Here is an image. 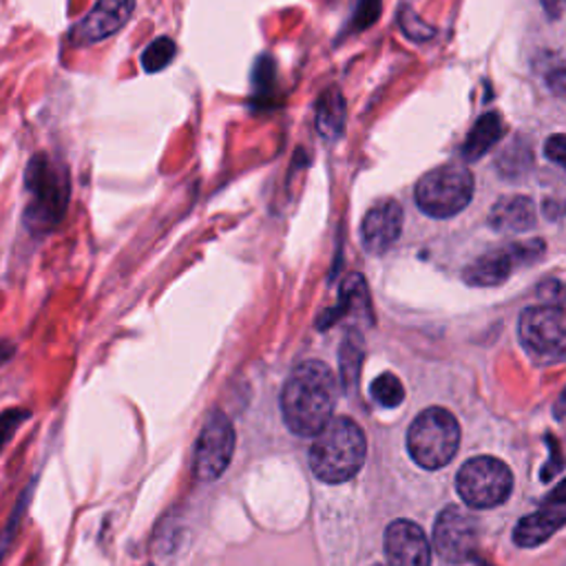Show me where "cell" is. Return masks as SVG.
<instances>
[{
	"instance_id": "obj_1",
	"label": "cell",
	"mask_w": 566,
	"mask_h": 566,
	"mask_svg": "<svg viewBox=\"0 0 566 566\" xmlns=\"http://www.w3.org/2000/svg\"><path fill=\"white\" fill-rule=\"evenodd\" d=\"M337 379L324 361H303L292 369L281 392V414L297 436L317 438L335 418Z\"/></svg>"
},
{
	"instance_id": "obj_2",
	"label": "cell",
	"mask_w": 566,
	"mask_h": 566,
	"mask_svg": "<svg viewBox=\"0 0 566 566\" xmlns=\"http://www.w3.org/2000/svg\"><path fill=\"white\" fill-rule=\"evenodd\" d=\"M367 454L363 429L348 416H337L314 438L310 448V469L324 482H345L354 478Z\"/></svg>"
},
{
	"instance_id": "obj_3",
	"label": "cell",
	"mask_w": 566,
	"mask_h": 566,
	"mask_svg": "<svg viewBox=\"0 0 566 566\" xmlns=\"http://www.w3.org/2000/svg\"><path fill=\"white\" fill-rule=\"evenodd\" d=\"M461 448V425L445 407H429L420 412L410 431L407 450L423 469H440L454 461Z\"/></svg>"
},
{
	"instance_id": "obj_4",
	"label": "cell",
	"mask_w": 566,
	"mask_h": 566,
	"mask_svg": "<svg viewBox=\"0 0 566 566\" xmlns=\"http://www.w3.org/2000/svg\"><path fill=\"white\" fill-rule=\"evenodd\" d=\"M27 193L32 196L25 219L36 230L42 226H53L62 219L70 202V179L67 171L58 166L49 155L38 153L29 160L25 173Z\"/></svg>"
},
{
	"instance_id": "obj_5",
	"label": "cell",
	"mask_w": 566,
	"mask_h": 566,
	"mask_svg": "<svg viewBox=\"0 0 566 566\" xmlns=\"http://www.w3.org/2000/svg\"><path fill=\"white\" fill-rule=\"evenodd\" d=\"M414 198L418 209L433 219L454 217L474 198V175L463 164L438 166L418 179Z\"/></svg>"
},
{
	"instance_id": "obj_6",
	"label": "cell",
	"mask_w": 566,
	"mask_h": 566,
	"mask_svg": "<svg viewBox=\"0 0 566 566\" xmlns=\"http://www.w3.org/2000/svg\"><path fill=\"white\" fill-rule=\"evenodd\" d=\"M518 337L536 365L566 363V310L559 305H536L520 314Z\"/></svg>"
},
{
	"instance_id": "obj_7",
	"label": "cell",
	"mask_w": 566,
	"mask_h": 566,
	"mask_svg": "<svg viewBox=\"0 0 566 566\" xmlns=\"http://www.w3.org/2000/svg\"><path fill=\"white\" fill-rule=\"evenodd\" d=\"M456 491L467 507L493 510L510 500L514 491V474L493 456H476L461 467Z\"/></svg>"
},
{
	"instance_id": "obj_8",
	"label": "cell",
	"mask_w": 566,
	"mask_h": 566,
	"mask_svg": "<svg viewBox=\"0 0 566 566\" xmlns=\"http://www.w3.org/2000/svg\"><path fill=\"white\" fill-rule=\"evenodd\" d=\"M544 253L542 241H531V243H514L507 248H495L489 253L480 255L476 262H471L463 271L465 284L474 288H493L505 284L516 266L531 264L540 260Z\"/></svg>"
},
{
	"instance_id": "obj_9",
	"label": "cell",
	"mask_w": 566,
	"mask_h": 566,
	"mask_svg": "<svg viewBox=\"0 0 566 566\" xmlns=\"http://www.w3.org/2000/svg\"><path fill=\"white\" fill-rule=\"evenodd\" d=\"M478 520L452 505L443 510L433 525V546L448 564H465L476 557Z\"/></svg>"
},
{
	"instance_id": "obj_10",
	"label": "cell",
	"mask_w": 566,
	"mask_h": 566,
	"mask_svg": "<svg viewBox=\"0 0 566 566\" xmlns=\"http://www.w3.org/2000/svg\"><path fill=\"white\" fill-rule=\"evenodd\" d=\"M235 427L224 412H213L196 445V476L200 480H217L232 461Z\"/></svg>"
},
{
	"instance_id": "obj_11",
	"label": "cell",
	"mask_w": 566,
	"mask_h": 566,
	"mask_svg": "<svg viewBox=\"0 0 566 566\" xmlns=\"http://www.w3.org/2000/svg\"><path fill=\"white\" fill-rule=\"evenodd\" d=\"M566 527V478L544 498L542 507L525 516L514 529V542L523 549H533L549 542Z\"/></svg>"
},
{
	"instance_id": "obj_12",
	"label": "cell",
	"mask_w": 566,
	"mask_h": 566,
	"mask_svg": "<svg viewBox=\"0 0 566 566\" xmlns=\"http://www.w3.org/2000/svg\"><path fill=\"white\" fill-rule=\"evenodd\" d=\"M403 206L397 200L374 204L361 222V241L367 253L374 257L386 255L403 232Z\"/></svg>"
},
{
	"instance_id": "obj_13",
	"label": "cell",
	"mask_w": 566,
	"mask_h": 566,
	"mask_svg": "<svg viewBox=\"0 0 566 566\" xmlns=\"http://www.w3.org/2000/svg\"><path fill=\"white\" fill-rule=\"evenodd\" d=\"M138 0H98L93 10L76 25V45H96L129 23Z\"/></svg>"
},
{
	"instance_id": "obj_14",
	"label": "cell",
	"mask_w": 566,
	"mask_h": 566,
	"mask_svg": "<svg viewBox=\"0 0 566 566\" xmlns=\"http://www.w3.org/2000/svg\"><path fill=\"white\" fill-rule=\"evenodd\" d=\"M383 542L390 566H431V546L416 523L394 520Z\"/></svg>"
},
{
	"instance_id": "obj_15",
	"label": "cell",
	"mask_w": 566,
	"mask_h": 566,
	"mask_svg": "<svg viewBox=\"0 0 566 566\" xmlns=\"http://www.w3.org/2000/svg\"><path fill=\"white\" fill-rule=\"evenodd\" d=\"M536 219L538 215H536L533 200L525 196L502 198L493 204L489 213V226L498 232H510V235L531 230L536 226Z\"/></svg>"
},
{
	"instance_id": "obj_16",
	"label": "cell",
	"mask_w": 566,
	"mask_h": 566,
	"mask_svg": "<svg viewBox=\"0 0 566 566\" xmlns=\"http://www.w3.org/2000/svg\"><path fill=\"white\" fill-rule=\"evenodd\" d=\"M502 136H505V124L495 111L480 115L463 144V158L469 162L485 158L502 140Z\"/></svg>"
},
{
	"instance_id": "obj_17",
	"label": "cell",
	"mask_w": 566,
	"mask_h": 566,
	"mask_svg": "<svg viewBox=\"0 0 566 566\" xmlns=\"http://www.w3.org/2000/svg\"><path fill=\"white\" fill-rule=\"evenodd\" d=\"M345 129V100L339 87L326 89L317 100V131L324 140L337 142Z\"/></svg>"
},
{
	"instance_id": "obj_18",
	"label": "cell",
	"mask_w": 566,
	"mask_h": 566,
	"mask_svg": "<svg viewBox=\"0 0 566 566\" xmlns=\"http://www.w3.org/2000/svg\"><path fill=\"white\" fill-rule=\"evenodd\" d=\"M352 312L354 314H365L367 319H369V314H372L367 286H365V279L361 275L348 277L345 284L341 286V303H339V307H335V312H330V322L341 319L343 314H352ZM328 324H326V328H328Z\"/></svg>"
},
{
	"instance_id": "obj_19",
	"label": "cell",
	"mask_w": 566,
	"mask_h": 566,
	"mask_svg": "<svg viewBox=\"0 0 566 566\" xmlns=\"http://www.w3.org/2000/svg\"><path fill=\"white\" fill-rule=\"evenodd\" d=\"M374 401L383 407H399L405 399L403 383L399 381V376L392 372H386L381 376H376L369 388Z\"/></svg>"
},
{
	"instance_id": "obj_20",
	"label": "cell",
	"mask_w": 566,
	"mask_h": 566,
	"mask_svg": "<svg viewBox=\"0 0 566 566\" xmlns=\"http://www.w3.org/2000/svg\"><path fill=\"white\" fill-rule=\"evenodd\" d=\"M361 359H363L361 337L359 335H348V339L343 341V348H341V381H343V386L348 390L352 386H356Z\"/></svg>"
},
{
	"instance_id": "obj_21",
	"label": "cell",
	"mask_w": 566,
	"mask_h": 566,
	"mask_svg": "<svg viewBox=\"0 0 566 566\" xmlns=\"http://www.w3.org/2000/svg\"><path fill=\"white\" fill-rule=\"evenodd\" d=\"M177 53V47L175 42L168 38V36H162L158 40H153L144 53H142V67L149 72V74H155V72H162L171 65V60L175 58Z\"/></svg>"
},
{
	"instance_id": "obj_22",
	"label": "cell",
	"mask_w": 566,
	"mask_h": 566,
	"mask_svg": "<svg viewBox=\"0 0 566 566\" xmlns=\"http://www.w3.org/2000/svg\"><path fill=\"white\" fill-rule=\"evenodd\" d=\"M401 27H403V32L407 34V38H412V40H416V42H423V40H427V38L433 36V29H429L412 10H403V14H401Z\"/></svg>"
},
{
	"instance_id": "obj_23",
	"label": "cell",
	"mask_w": 566,
	"mask_h": 566,
	"mask_svg": "<svg viewBox=\"0 0 566 566\" xmlns=\"http://www.w3.org/2000/svg\"><path fill=\"white\" fill-rule=\"evenodd\" d=\"M381 12V0H359L356 3V18L354 25L359 29H365L367 25H374Z\"/></svg>"
},
{
	"instance_id": "obj_24",
	"label": "cell",
	"mask_w": 566,
	"mask_h": 566,
	"mask_svg": "<svg viewBox=\"0 0 566 566\" xmlns=\"http://www.w3.org/2000/svg\"><path fill=\"white\" fill-rule=\"evenodd\" d=\"M546 440H549V450H551V463L542 467L540 476H542V480L549 482V480H553V476H557L564 469L566 463H564V456H562V450L557 445V440L553 436H546Z\"/></svg>"
},
{
	"instance_id": "obj_25",
	"label": "cell",
	"mask_w": 566,
	"mask_h": 566,
	"mask_svg": "<svg viewBox=\"0 0 566 566\" xmlns=\"http://www.w3.org/2000/svg\"><path fill=\"white\" fill-rule=\"evenodd\" d=\"M544 155L553 164H557V166H562L566 171V136L557 134L553 138H549L546 144H544Z\"/></svg>"
},
{
	"instance_id": "obj_26",
	"label": "cell",
	"mask_w": 566,
	"mask_h": 566,
	"mask_svg": "<svg viewBox=\"0 0 566 566\" xmlns=\"http://www.w3.org/2000/svg\"><path fill=\"white\" fill-rule=\"evenodd\" d=\"M549 18L566 16V0H540Z\"/></svg>"
},
{
	"instance_id": "obj_27",
	"label": "cell",
	"mask_w": 566,
	"mask_h": 566,
	"mask_svg": "<svg viewBox=\"0 0 566 566\" xmlns=\"http://www.w3.org/2000/svg\"><path fill=\"white\" fill-rule=\"evenodd\" d=\"M478 562V566H493V564H489V562H485V559H476Z\"/></svg>"
}]
</instances>
